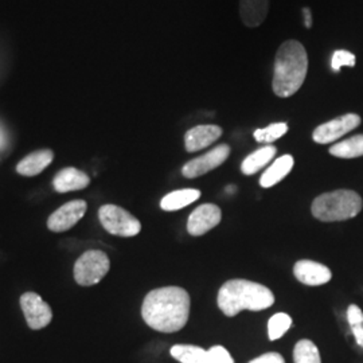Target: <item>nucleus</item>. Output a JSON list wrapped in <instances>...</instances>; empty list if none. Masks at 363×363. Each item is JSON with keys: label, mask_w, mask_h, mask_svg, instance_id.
<instances>
[{"label": "nucleus", "mask_w": 363, "mask_h": 363, "mask_svg": "<svg viewBox=\"0 0 363 363\" xmlns=\"http://www.w3.org/2000/svg\"><path fill=\"white\" fill-rule=\"evenodd\" d=\"M190 303V295L183 288H157L144 298L142 316L145 325L159 333H177L187 325Z\"/></svg>", "instance_id": "1"}, {"label": "nucleus", "mask_w": 363, "mask_h": 363, "mask_svg": "<svg viewBox=\"0 0 363 363\" xmlns=\"http://www.w3.org/2000/svg\"><path fill=\"white\" fill-rule=\"evenodd\" d=\"M308 72L306 48L295 39L286 40L276 52L272 88L277 97L294 96L304 84Z\"/></svg>", "instance_id": "2"}, {"label": "nucleus", "mask_w": 363, "mask_h": 363, "mask_svg": "<svg viewBox=\"0 0 363 363\" xmlns=\"http://www.w3.org/2000/svg\"><path fill=\"white\" fill-rule=\"evenodd\" d=\"M218 307L223 315L232 318L244 310L262 311L272 307L273 292L262 284L235 279L220 286L218 292Z\"/></svg>", "instance_id": "3"}, {"label": "nucleus", "mask_w": 363, "mask_h": 363, "mask_svg": "<svg viewBox=\"0 0 363 363\" xmlns=\"http://www.w3.org/2000/svg\"><path fill=\"white\" fill-rule=\"evenodd\" d=\"M361 195L352 190H335L315 198L311 211L322 222H340L357 217L362 211Z\"/></svg>", "instance_id": "4"}, {"label": "nucleus", "mask_w": 363, "mask_h": 363, "mask_svg": "<svg viewBox=\"0 0 363 363\" xmlns=\"http://www.w3.org/2000/svg\"><path fill=\"white\" fill-rule=\"evenodd\" d=\"M111 261L103 250L91 249L78 257L73 274L78 286H91L99 284L109 272Z\"/></svg>", "instance_id": "5"}, {"label": "nucleus", "mask_w": 363, "mask_h": 363, "mask_svg": "<svg viewBox=\"0 0 363 363\" xmlns=\"http://www.w3.org/2000/svg\"><path fill=\"white\" fill-rule=\"evenodd\" d=\"M99 218L108 233L118 237H133L142 230L140 220L117 205L101 206L99 210Z\"/></svg>", "instance_id": "6"}, {"label": "nucleus", "mask_w": 363, "mask_h": 363, "mask_svg": "<svg viewBox=\"0 0 363 363\" xmlns=\"http://www.w3.org/2000/svg\"><path fill=\"white\" fill-rule=\"evenodd\" d=\"M21 307L25 313L27 325L31 330H42L50 325L52 311L50 306L35 292H26L21 296Z\"/></svg>", "instance_id": "7"}, {"label": "nucleus", "mask_w": 363, "mask_h": 363, "mask_svg": "<svg viewBox=\"0 0 363 363\" xmlns=\"http://www.w3.org/2000/svg\"><path fill=\"white\" fill-rule=\"evenodd\" d=\"M361 124V117L355 113H347L343 116L337 117L331 121L319 125L312 133L313 142L318 144H328L337 142L342 136L355 130Z\"/></svg>", "instance_id": "8"}, {"label": "nucleus", "mask_w": 363, "mask_h": 363, "mask_svg": "<svg viewBox=\"0 0 363 363\" xmlns=\"http://www.w3.org/2000/svg\"><path fill=\"white\" fill-rule=\"evenodd\" d=\"M229 155H230V147L228 144H220L211 151H208V154L195 157L189 163H186L182 169V174L189 179L202 177L210 172L211 169L220 167Z\"/></svg>", "instance_id": "9"}, {"label": "nucleus", "mask_w": 363, "mask_h": 363, "mask_svg": "<svg viewBox=\"0 0 363 363\" xmlns=\"http://www.w3.org/2000/svg\"><path fill=\"white\" fill-rule=\"evenodd\" d=\"M88 210V203L84 199L70 201L57 208L48 220V228L54 233H64L72 229Z\"/></svg>", "instance_id": "10"}, {"label": "nucleus", "mask_w": 363, "mask_h": 363, "mask_svg": "<svg viewBox=\"0 0 363 363\" xmlns=\"http://www.w3.org/2000/svg\"><path fill=\"white\" fill-rule=\"evenodd\" d=\"M222 218L220 208L213 203H205L195 208L190 214L189 222H187V232L199 237L208 233L211 229H214Z\"/></svg>", "instance_id": "11"}, {"label": "nucleus", "mask_w": 363, "mask_h": 363, "mask_svg": "<svg viewBox=\"0 0 363 363\" xmlns=\"http://www.w3.org/2000/svg\"><path fill=\"white\" fill-rule=\"evenodd\" d=\"M294 274L301 284L318 286L327 284L333 273L323 264L312 259H300L294 267Z\"/></svg>", "instance_id": "12"}, {"label": "nucleus", "mask_w": 363, "mask_h": 363, "mask_svg": "<svg viewBox=\"0 0 363 363\" xmlns=\"http://www.w3.org/2000/svg\"><path fill=\"white\" fill-rule=\"evenodd\" d=\"M91 178L81 169L66 167L61 169L52 179V187L57 193H69L84 190L89 186Z\"/></svg>", "instance_id": "13"}, {"label": "nucleus", "mask_w": 363, "mask_h": 363, "mask_svg": "<svg viewBox=\"0 0 363 363\" xmlns=\"http://www.w3.org/2000/svg\"><path fill=\"white\" fill-rule=\"evenodd\" d=\"M222 135L218 125H198L187 130L184 136V145L189 152H196L217 142Z\"/></svg>", "instance_id": "14"}, {"label": "nucleus", "mask_w": 363, "mask_h": 363, "mask_svg": "<svg viewBox=\"0 0 363 363\" xmlns=\"http://www.w3.org/2000/svg\"><path fill=\"white\" fill-rule=\"evenodd\" d=\"M52 159L54 154L52 150H39L31 152L18 163L16 172L23 177H37L48 166H50Z\"/></svg>", "instance_id": "15"}, {"label": "nucleus", "mask_w": 363, "mask_h": 363, "mask_svg": "<svg viewBox=\"0 0 363 363\" xmlns=\"http://www.w3.org/2000/svg\"><path fill=\"white\" fill-rule=\"evenodd\" d=\"M269 10V0H240V16L247 27L264 23Z\"/></svg>", "instance_id": "16"}, {"label": "nucleus", "mask_w": 363, "mask_h": 363, "mask_svg": "<svg viewBox=\"0 0 363 363\" xmlns=\"http://www.w3.org/2000/svg\"><path fill=\"white\" fill-rule=\"evenodd\" d=\"M294 164H295L294 156L283 155L281 157L276 159L272 164L267 169V171L262 174V177L259 179L261 187L269 189L274 184H277L279 182L283 181L291 172V169H294Z\"/></svg>", "instance_id": "17"}, {"label": "nucleus", "mask_w": 363, "mask_h": 363, "mask_svg": "<svg viewBox=\"0 0 363 363\" xmlns=\"http://www.w3.org/2000/svg\"><path fill=\"white\" fill-rule=\"evenodd\" d=\"M277 150L276 147H273L271 144L259 148L257 151H255L253 154L247 156L245 160L241 164V171L245 175H253L256 172H259V169H264L267 164L271 163L274 155H276Z\"/></svg>", "instance_id": "18"}, {"label": "nucleus", "mask_w": 363, "mask_h": 363, "mask_svg": "<svg viewBox=\"0 0 363 363\" xmlns=\"http://www.w3.org/2000/svg\"><path fill=\"white\" fill-rule=\"evenodd\" d=\"M201 196V191L195 189H183V190H177L169 194L166 195L160 201V208L166 211H177L181 208H186L195 201H198Z\"/></svg>", "instance_id": "19"}, {"label": "nucleus", "mask_w": 363, "mask_h": 363, "mask_svg": "<svg viewBox=\"0 0 363 363\" xmlns=\"http://www.w3.org/2000/svg\"><path fill=\"white\" fill-rule=\"evenodd\" d=\"M169 354L174 359L181 363H206L208 351L193 345H175Z\"/></svg>", "instance_id": "20"}, {"label": "nucleus", "mask_w": 363, "mask_h": 363, "mask_svg": "<svg viewBox=\"0 0 363 363\" xmlns=\"http://www.w3.org/2000/svg\"><path fill=\"white\" fill-rule=\"evenodd\" d=\"M330 154L340 159H354L363 156V135H357L334 144L330 148Z\"/></svg>", "instance_id": "21"}, {"label": "nucleus", "mask_w": 363, "mask_h": 363, "mask_svg": "<svg viewBox=\"0 0 363 363\" xmlns=\"http://www.w3.org/2000/svg\"><path fill=\"white\" fill-rule=\"evenodd\" d=\"M294 362L322 363L320 352L318 350L316 345L308 339L298 340L294 349Z\"/></svg>", "instance_id": "22"}, {"label": "nucleus", "mask_w": 363, "mask_h": 363, "mask_svg": "<svg viewBox=\"0 0 363 363\" xmlns=\"http://www.w3.org/2000/svg\"><path fill=\"white\" fill-rule=\"evenodd\" d=\"M291 325H292V318L284 312H277L268 322V337L271 340H277L286 334V331L291 328Z\"/></svg>", "instance_id": "23"}, {"label": "nucleus", "mask_w": 363, "mask_h": 363, "mask_svg": "<svg viewBox=\"0 0 363 363\" xmlns=\"http://www.w3.org/2000/svg\"><path fill=\"white\" fill-rule=\"evenodd\" d=\"M288 132V124L286 123H274L265 128L255 130L253 136L256 142L259 143L271 144L276 142L277 139L283 138Z\"/></svg>", "instance_id": "24"}, {"label": "nucleus", "mask_w": 363, "mask_h": 363, "mask_svg": "<svg viewBox=\"0 0 363 363\" xmlns=\"http://www.w3.org/2000/svg\"><path fill=\"white\" fill-rule=\"evenodd\" d=\"M347 320L350 325L351 333L357 343L363 347V312L358 306L351 304L347 308Z\"/></svg>", "instance_id": "25"}, {"label": "nucleus", "mask_w": 363, "mask_h": 363, "mask_svg": "<svg viewBox=\"0 0 363 363\" xmlns=\"http://www.w3.org/2000/svg\"><path fill=\"white\" fill-rule=\"evenodd\" d=\"M331 66L334 72H340L342 66H355V55L347 50H337L334 52L333 60H331Z\"/></svg>", "instance_id": "26"}, {"label": "nucleus", "mask_w": 363, "mask_h": 363, "mask_svg": "<svg viewBox=\"0 0 363 363\" xmlns=\"http://www.w3.org/2000/svg\"><path fill=\"white\" fill-rule=\"evenodd\" d=\"M206 363H234L233 357L230 352L222 346H213L208 350Z\"/></svg>", "instance_id": "27"}, {"label": "nucleus", "mask_w": 363, "mask_h": 363, "mask_svg": "<svg viewBox=\"0 0 363 363\" xmlns=\"http://www.w3.org/2000/svg\"><path fill=\"white\" fill-rule=\"evenodd\" d=\"M249 363H286V361H284L283 355L279 352H267V354H262L257 358H255Z\"/></svg>", "instance_id": "28"}, {"label": "nucleus", "mask_w": 363, "mask_h": 363, "mask_svg": "<svg viewBox=\"0 0 363 363\" xmlns=\"http://www.w3.org/2000/svg\"><path fill=\"white\" fill-rule=\"evenodd\" d=\"M304 15H306V26L310 27L312 26V21H311V13H310V10L308 9H304Z\"/></svg>", "instance_id": "29"}, {"label": "nucleus", "mask_w": 363, "mask_h": 363, "mask_svg": "<svg viewBox=\"0 0 363 363\" xmlns=\"http://www.w3.org/2000/svg\"><path fill=\"white\" fill-rule=\"evenodd\" d=\"M6 143V139H4V135H3V132L0 130V148L4 145Z\"/></svg>", "instance_id": "30"}]
</instances>
